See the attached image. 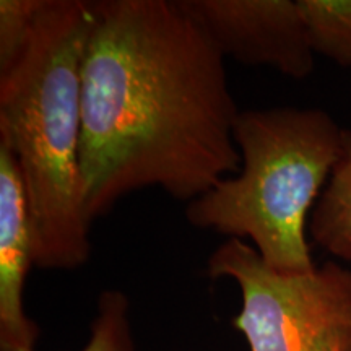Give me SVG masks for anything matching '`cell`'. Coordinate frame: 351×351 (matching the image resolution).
<instances>
[{
  "mask_svg": "<svg viewBox=\"0 0 351 351\" xmlns=\"http://www.w3.org/2000/svg\"><path fill=\"white\" fill-rule=\"evenodd\" d=\"M223 57L267 65L291 78L314 70L298 0H179Z\"/></svg>",
  "mask_w": 351,
  "mask_h": 351,
  "instance_id": "cell-5",
  "label": "cell"
},
{
  "mask_svg": "<svg viewBox=\"0 0 351 351\" xmlns=\"http://www.w3.org/2000/svg\"><path fill=\"white\" fill-rule=\"evenodd\" d=\"M34 244L28 204L19 168L0 145V351H34L39 328L23 307Z\"/></svg>",
  "mask_w": 351,
  "mask_h": 351,
  "instance_id": "cell-6",
  "label": "cell"
},
{
  "mask_svg": "<svg viewBox=\"0 0 351 351\" xmlns=\"http://www.w3.org/2000/svg\"><path fill=\"white\" fill-rule=\"evenodd\" d=\"M212 278H231L243 295L232 326L251 351H351V270L326 262L282 274L254 245L230 238L208 258Z\"/></svg>",
  "mask_w": 351,
  "mask_h": 351,
  "instance_id": "cell-4",
  "label": "cell"
},
{
  "mask_svg": "<svg viewBox=\"0 0 351 351\" xmlns=\"http://www.w3.org/2000/svg\"><path fill=\"white\" fill-rule=\"evenodd\" d=\"M41 2L43 0L0 2V69L12 64L25 47Z\"/></svg>",
  "mask_w": 351,
  "mask_h": 351,
  "instance_id": "cell-10",
  "label": "cell"
},
{
  "mask_svg": "<svg viewBox=\"0 0 351 351\" xmlns=\"http://www.w3.org/2000/svg\"><path fill=\"white\" fill-rule=\"evenodd\" d=\"M88 32V2L43 0L25 47L0 69V145L23 182L38 269L73 270L91 254L80 168Z\"/></svg>",
  "mask_w": 351,
  "mask_h": 351,
  "instance_id": "cell-2",
  "label": "cell"
},
{
  "mask_svg": "<svg viewBox=\"0 0 351 351\" xmlns=\"http://www.w3.org/2000/svg\"><path fill=\"white\" fill-rule=\"evenodd\" d=\"M80 168L90 221L147 187L192 202L239 173L225 57L179 0L88 2Z\"/></svg>",
  "mask_w": 351,
  "mask_h": 351,
  "instance_id": "cell-1",
  "label": "cell"
},
{
  "mask_svg": "<svg viewBox=\"0 0 351 351\" xmlns=\"http://www.w3.org/2000/svg\"><path fill=\"white\" fill-rule=\"evenodd\" d=\"M314 54L351 67V0H298Z\"/></svg>",
  "mask_w": 351,
  "mask_h": 351,
  "instance_id": "cell-8",
  "label": "cell"
},
{
  "mask_svg": "<svg viewBox=\"0 0 351 351\" xmlns=\"http://www.w3.org/2000/svg\"><path fill=\"white\" fill-rule=\"evenodd\" d=\"M309 232L332 256L351 261V130L343 150L311 215Z\"/></svg>",
  "mask_w": 351,
  "mask_h": 351,
  "instance_id": "cell-7",
  "label": "cell"
},
{
  "mask_svg": "<svg viewBox=\"0 0 351 351\" xmlns=\"http://www.w3.org/2000/svg\"><path fill=\"white\" fill-rule=\"evenodd\" d=\"M343 137L345 129L322 109L239 112V173L189 202L187 221L234 239L249 238L276 271H313L317 265L306 238L307 213L339 161Z\"/></svg>",
  "mask_w": 351,
  "mask_h": 351,
  "instance_id": "cell-3",
  "label": "cell"
},
{
  "mask_svg": "<svg viewBox=\"0 0 351 351\" xmlns=\"http://www.w3.org/2000/svg\"><path fill=\"white\" fill-rule=\"evenodd\" d=\"M82 351H134L129 301L121 291H104L98 300L91 337Z\"/></svg>",
  "mask_w": 351,
  "mask_h": 351,
  "instance_id": "cell-9",
  "label": "cell"
}]
</instances>
